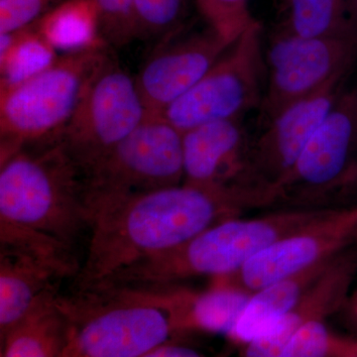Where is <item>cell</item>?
I'll list each match as a JSON object with an SVG mask.
<instances>
[{
	"mask_svg": "<svg viewBox=\"0 0 357 357\" xmlns=\"http://www.w3.org/2000/svg\"><path fill=\"white\" fill-rule=\"evenodd\" d=\"M326 319H312L296 333L278 357H335L337 335Z\"/></svg>",
	"mask_w": 357,
	"mask_h": 357,
	"instance_id": "25",
	"label": "cell"
},
{
	"mask_svg": "<svg viewBox=\"0 0 357 357\" xmlns=\"http://www.w3.org/2000/svg\"><path fill=\"white\" fill-rule=\"evenodd\" d=\"M66 0H0V34L34 24Z\"/></svg>",
	"mask_w": 357,
	"mask_h": 357,
	"instance_id": "26",
	"label": "cell"
},
{
	"mask_svg": "<svg viewBox=\"0 0 357 357\" xmlns=\"http://www.w3.org/2000/svg\"><path fill=\"white\" fill-rule=\"evenodd\" d=\"M196 2V6L198 7L199 13L206 17V13H208V0H194Z\"/></svg>",
	"mask_w": 357,
	"mask_h": 357,
	"instance_id": "32",
	"label": "cell"
},
{
	"mask_svg": "<svg viewBox=\"0 0 357 357\" xmlns=\"http://www.w3.org/2000/svg\"><path fill=\"white\" fill-rule=\"evenodd\" d=\"M185 30L157 43L135 77L150 114H161L231 47L210 26L202 31Z\"/></svg>",
	"mask_w": 357,
	"mask_h": 357,
	"instance_id": "13",
	"label": "cell"
},
{
	"mask_svg": "<svg viewBox=\"0 0 357 357\" xmlns=\"http://www.w3.org/2000/svg\"><path fill=\"white\" fill-rule=\"evenodd\" d=\"M230 351L220 352L217 356H206L203 352H199L197 349L174 342L172 340L164 342L150 349L146 354L140 357H229Z\"/></svg>",
	"mask_w": 357,
	"mask_h": 357,
	"instance_id": "27",
	"label": "cell"
},
{
	"mask_svg": "<svg viewBox=\"0 0 357 357\" xmlns=\"http://www.w3.org/2000/svg\"><path fill=\"white\" fill-rule=\"evenodd\" d=\"M335 257L281 279L253 293L236 328L229 335V340L234 344L244 345L266 330L268 326L297 305L304 294L326 271Z\"/></svg>",
	"mask_w": 357,
	"mask_h": 357,
	"instance_id": "17",
	"label": "cell"
},
{
	"mask_svg": "<svg viewBox=\"0 0 357 357\" xmlns=\"http://www.w3.org/2000/svg\"><path fill=\"white\" fill-rule=\"evenodd\" d=\"M357 274V248L338 253L293 309L243 345L241 357H278L301 328L312 319L340 312Z\"/></svg>",
	"mask_w": 357,
	"mask_h": 357,
	"instance_id": "14",
	"label": "cell"
},
{
	"mask_svg": "<svg viewBox=\"0 0 357 357\" xmlns=\"http://www.w3.org/2000/svg\"><path fill=\"white\" fill-rule=\"evenodd\" d=\"M335 357H357V338L337 337Z\"/></svg>",
	"mask_w": 357,
	"mask_h": 357,
	"instance_id": "29",
	"label": "cell"
},
{
	"mask_svg": "<svg viewBox=\"0 0 357 357\" xmlns=\"http://www.w3.org/2000/svg\"><path fill=\"white\" fill-rule=\"evenodd\" d=\"M347 77H337L317 93L289 105L249 143L239 187L255 198L258 208L268 206L272 190L295 165L312 133L344 91Z\"/></svg>",
	"mask_w": 357,
	"mask_h": 357,
	"instance_id": "11",
	"label": "cell"
},
{
	"mask_svg": "<svg viewBox=\"0 0 357 357\" xmlns=\"http://www.w3.org/2000/svg\"><path fill=\"white\" fill-rule=\"evenodd\" d=\"M357 243V204L333 206L325 217L277 241L241 269L211 283L251 294L319 263Z\"/></svg>",
	"mask_w": 357,
	"mask_h": 357,
	"instance_id": "12",
	"label": "cell"
},
{
	"mask_svg": "<svg viewBox=\"0 0 357 357\" xmlns=\"http://www.w3.org/2000/svg\"><path fill=\"white\" fill-rule=\"evenodd\" d=\"M34 24L56 51L62 53L103 42L93 0H66Z\"/></svg>",
	"mask_w": 357,
	"mask_h": 357,
	"instance_id": "20",
	"label": "cell"
},
{
	"mask_svg": "<svg viewBox=\"0 0 357 357\" xmlns=\"http://www.w3.org/2000/svg\"><path fill=\"white\" fill-rule=\"evenodd\" d=\"M0 222L70 246L89 229L83 174L59 138L0 162Z\"/></svg>",
	"mask_w": 357,
	"mask_h": 357,
	"instance_id": "3",
	"label": "cell"
},
{
	"mask_svg": "<svg viewBox=\"0 0 357 357\" xmlns=\"http://www.w3.org/2000/svg\"><path fill=\"white\" fill-rule=\"evenodd\" d=\"M281 2H283V4H284V2H285V0H281Z\"/></svg>",
	"mask_w": 357,
	"mask_h": 357,
	"instance_id": "33",
	"label": "cell"
},
{
	"mask_svg": "<svg viewBox=\"0 0 357 357\" xmlns=\"http://www.w3.org/2000/svg\"><path fill=\"white\" fill-rule=\"evenodd\" d=\"M252 208L241 188L182 184L109 199L89 208L86 259L77 291L182 245L211 225Z\"/></svg>",
	"mask_w": 357,
	"mask_h": 357,
	"instance_id": "1",
	"label": "cell"
},
{
	"mask_svg": "<svg viewBox=\"0 0 357 357\" xmlns=\"http://www.w3.org/2000/svg\"><path fill=\"white\" fill-rule=\"evenodd\" d=\"M67 321L64 357H140L176 335L170 314L121 289L58 294Z\"/></svg>",
	"mask_w": 357,
	"mask_h": 357,
	"instance_id": "5",
	"label": "cell"
},
{
	"mask_svg": "<svg viewBox=\"0 0 357 357\" xmlns=\"http://www.w3.org/2000/svg\"><path fill=\"white\" fill-rule=\"evenodd\" d=\"M357 61V31L301 38L272 35L265 56L267 84L259 110L264 124L337 77H347Z\"/></svg>",
	"mask_w": 357,
	"mask_h": 357,
	"instance_id": "9",
	"label": "cell"
},
{
	"mask_svg": "<svg viewBox=\"0 0 357 357\" xmlns=\"http://www.w3.org/2000/svg\"><path fill=\"white\" fill-rule=\"evenodd\" d=\"M58 274L37 258L0 246V337L20 325L40 302L57 292Z\"/></svg>",
	"mask_w": 357,
	"mask_h": 357,
	"instance_id": "16",
	"label": "cell"
},
{
	"mask_svg": "<svg viewBox=\"0 0 357 357\" xmlns=\"http://www.w3.org/2000/svg\"><path fill=\"white\" fill-rule=\"evenodd\" d=\"M357 150V89L342 91L293 168L272 190L269 206H326Z\"/></svg>",
	"mask_w": 357,
	"mask_h": 357,
	"instance_id": "10",
	"label": "cell"
},
{
	"mask_svg": "<svg viewBox=\"0 0 357 357\" xmlns=\"http://www.w3.org/2000/svg\"><path fill=\"white\" fill-rule=\"evenodd\" d=\"M249 143L241 119L211 122L185 131L184 183L199 187H239Z\"/></svg>",
	"mask_w": 357,
	"mask_h": 357,
	"instance_id": "15",
	"label": "cell"
},
{
	"mask_svg": "<svg viewBox=\"0 0 357 357\" xmlns=\"http://www.w3.org/2000/svg\"><path fill=\"white\" fill-rule=\"evenodd\" d=\"M357 192V160L354 165L344 174L342 180L338 182L337 187L330 195L328 198L332 197H347Z\"/></svg>",
	"mask_w": 357,
	"mask_h": 357,
	"instance_id": "28",
	"label": "cell"
},
{
	"mask_svg": "<svg viewBox=\"0 0 357 357\" xmlns=\"http://www.w3.org/2000/svg\"><path fill=\"white\" fill-rule=\"evenodd\" d=\"M284 6L285 17L274 34L318 38L357 31L347 0H285Z\"/></svg>",
	"mask_w": 357,
	"mask_h": 357,
	"instance_id": "21",
	"label": "cell"
},
{
	"mask_svg": "<svg viewBox=\"0 0 357 357\" xmlns=\"http://www.w3.org/2000/svg\"><path fill=\"white\" fill-rule=\"evenodd\" d=\"M86 206L184 183L183 132L150 114L83 171Z\"/></svg>",
	"mask_w": 357,
	"mask_h": 357,
	"instance_id": "6",
	"label": "cell"
},
{
	"mask_svg": "<svg viewBox=\"0 0 357 357\" xmlns=\"http://www.w3.org/2000/svg\"><path fill=\"white\" fill-rule=\"evenodd\" d=\"M347 6L349 20L357 26V0H347Z\"/></svg>",
	"mask_w": 357,
	"mask_h": 357,
	"instance_id": "31",
	"label": "cell"
},
{
	"mask_svg": "<svg viewBox=\"0 0 357 357\" xmlns=\"http://www.w3.org/2000/svg\"><path fill=\"white\" fill-rule=\"evenodd\" d=\"M250 0H208L206 20L208 26L225 41L234 44L255 22L249 10Z\"/></svg>",
	"mask_w": 357,
	"mask_h": 357,
	"instance_id": "24",
	"label": "cell"
},
{
	"mask_svg": "<svg viewBox=\"0 0 357 357\" xmlns=\"http://www.w3.org/2000/svg\"><path fill=\"white\" fill-rule=\"evenodd\" d=\"M110 51L100 42L66 52L34 76L0 91V162L59 137Z\"/></svg>",
	"mask_w": 357,
	"mask_h": 357,
	"instance_id": "4",
	"label": "cell"
},
{
	"mask_svg": "<svg viewBox=\"0 0 357 357\" xmlns=\"http://www.w3.org/2000/svg\"><path fill=\"white\" fill-rule=\"evenodd\" d=\"M188 0H134L136 39L163 41L185 28Z\"/></svg>",
	"mask_w": 357,
	"mask_h": 357,
	"instance_id": "22",
	"label": "cell"
},
{
	"mask_svg": "<svg viewBox=\"0 0 357 357\" xmlns=\"http://www.w3.org/2000/svg\"><path fill=\"white\" fill-rule=\"evenodd\" d=\"M340 311H344V316L349 319V323L357 328V288L349 294Z\"/></svg>",
	"mask_w": 357,
	"mask_h": 357,
	"instance_id": "30",
	"label": "cell"
},
{
	"mask_svg": "<svg viewBox=\"0 0 357 357\" xmlns=\"http://www.w3.org/2000/svg\"><path fill=\"white\" fill-rule=\"evenodd\" d=\"M257 20L201 79L161 114L181 132L203 124L241 119L259 109L266 65Z\"/></svg>",
	"mask_w": 357,
	"mask_h": 357,
	"instance_id": "7",
	"label": "cell"
},
{
	"mask_svg": "<svg viewBox=\"0 0 357 357\" xmlns=\"http://www.w3.org/2000/svg\"><path fill=\"white\" fill-rule=\"evenodd\" d=\"M57 51L32 24L0 34V91L13 88L48 67Z\"/></svg>",
	"mask_w": 357,
	"mask_h": 357,
	"instance_id": "19",
	"label": "cell"
},
{
	"mask_svg": "<svg viewBox=\"0 0 357 357\" xmlns=\"http://www.w3.org/2000/svg\"><path fill=\"white\" fill-rule=\"evenodd\" d=\"M149 115L135 77L110 51L58 138L83 173Z\"/></svg>",
	"mask_w": 357,
	"mask_h": 357,
	"instance_id": "8",
	"label": "cell"
},
{
	"mask_svg": "<svg viewBox=\"0 0 357 357\" xmlns=\"http://www.w3.org/2000/svg\"><path fill=\"white\" fill-rule=\"evenodd\" d=\"M332 208H281L259 217L223 220L177 248L119 272L103 286L170 287L198 277L227 276L272 244L325 217Z\"/></svg>",
	"mask_w": 357,
	"mask_h": 357,
	"instance_id": "2",
	"label": "cell"
},
{
	"mask_svg": "<svg viewBox=\"0 0 357 357\" xmlns=\"http://www.w3.org/2000/svg\"><path fill=\"white\" fill-rule=\"evenodd\" d=\"M98 34L109 48L119 49L136 39L134 0H93Z\"/></svg>",
	"mask_w": 357,
	"mask_h": 357,
	"instance_id": "23",
	"label": "cell"
},
{
	"mask_svg": "<svg viewBox=\"0 0 357 357\" xmlns=\"http://www.w3.org/2000/svg\"><path fill=\"white\" fill-rule=\"evenodd\" d=\"M57 296L55 292L45 297L1 340L0 357H64L67 321L58 306Z\"/></svg>",
	"mask_w": 357,
	"mask_h": 357,
	"instance_id": "18",
	"label": "cell"
}]
</instances>
